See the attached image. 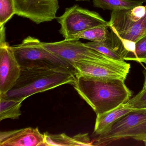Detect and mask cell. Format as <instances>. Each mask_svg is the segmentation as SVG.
Segmentation results:
<instances>
[{
  "label": "cell",
  "mask_w": 146,
  "mask_h": 146,
  "mask_svg": "<svg viewBox=\"0 0 146 146\" xmlns=\"http://www.w3.org/2000/svg\"><path fill=\"white\" fill-rule=\"evenodd\" d=\"M121 79H101L77 73L73 86L80 96L97 114L126 103L132 92Z\"/></svg>",
  "instance_id": "cell-1"
},
{
  "label": "cell",
  "mask_w": 146,
  "mask_h": 146,
  "mask_svg": "<svg viewBox=\"0 0 146 146\" xmlns=\"http://www.w3.org/2000/svg\"><path fill=\"white\" fill-rule=\"evenodd\" d=\"M77 72L61 67L21 68L20 76L6 97L25 99L60 85L76 82Z\"/></svg>",
  "instance_id": "cell-2"
},
{
  "label": "cell",
  "mask_w": 146,
  "mask_h": 146,
  "mask_svg": "<svg viewBox=\"0 0 146 146\" xmlns=\"http://www.w3.org/2000/svg\"><path fill=\"white\" fill-rule=\"evenodd\" d=\"M40 42L29 36L20 44L11 46L21 68L61 67L76 72L73 65L42 47Z\"/></svg>",
  "instance_id": "cell-3"
},
{
  "label": "cell",
  "mask_w": 146,
  "mask_h": 146,
  "mask_svg": "<svg viewBox=\"0 0 146 146\" xmlns=\"http://www.w3.org/2000/svg\"><path fill=\"white\" fill-rule=\"evenodd\" d=\"M146 141V108L134 109L115 122L105 133L98 135L94 146L108 145L123 138Z\"/></svg>",
  "instance_id": "cell-4"
},
{
  "label": "cell",
  "mask_w": 146,
  "mask_h": 146,
  "mask_svg": "<svg viewBox=\"0 0 146 146\" xmlns=\"http://www.w3.org/2000/svg\"><path fill=\"white\" fill-rule=\"evenodd\" d=\"M40 45L49 52L72 64L76 61L111 63L119 62L87 46L79 40H64L55 42H41Z\"/></svg>",
  "instance_id": "cell-5"
},
{
  "label": "cell",
  "mask_w": 146,
  "mask_h": 146,
  "mask_svg": "<svg viewBox=\"0 0 146 146\" xmlns=\"http://www.w3.org/2000/svg\"><path fill=\"white\" fill-rule=\"evenodd\" d=\"M60 24L59 32L65 40L79 32L102 25L108 26V22L96 12L75 5L65 9L63 15L56 18Z\"/></svg>",
  "instance_id": "cell-6"
},
{
  "label": "cell",
  "mask_w": 146,
  "mask_h": 146,
  "mask_svg": "<svg viewBox=\"0 0 146 146\" xmlns=\"http://www.w3.org/2000/svg\"><path fill=\"white\" fill-rule=\"evenodd\" d=\"M15 14L38 25L57 18L58 0H14Z\"/></svg>",
  "instance_id": "cell-7"
},
{
  "label": "cell",
  "mask_w": 146,
  "mask_h": 146,
  "mask_svg": "<svg viewBox=\"0 0 146 146\" xmlns=\"http://www.w3.org/2000/svg\"><path fill=\"white\" fill-rule=\"evenodd\" d=\"M72 65L78 74L101 79L125 80L130 69V64L125 61L111 63L76 61Z\"/></svg>",
  "instance_id": "cell-8"
},
{
  "label": "cell",
  "mask_w": 146,
  "mask_h": 146,
  "mask_svg": "<svg viewBox=\"0 0 146 146\" xmlns=\"http://www.w3.org/2000/svg\"><path fill=\"white\" fill-rule=\"evenodd\" d=\"M21 68L6 39L0 40V96H5L20 76Z\"/></svg>",
  "instance_id": "cell-9"
},
{
  "label": "cell",
  "mask_w": 146,
  "mask_h": 146,
  "mask_svg": "<svg viewBox=\"0 0 146 146\" xmlns=\"http://www.w3.org/2000/svg\"><path fill=\"white\" fill-rule=\"evenodd\" d=\"M1 146H45L44 134L37 127L0 132Z\"/></svg>",
  "instance_id": "cell-10"
},
{
  "label": "cell",
  "mask_w": 146,
  "mask_h": 146,
  "mask_svg": "<svg viewBox=\"0 0 146 146\" xmlns=\"http://www.w3.org/2000/svg\"><path fill=\"white\" fill-rule=\"evenodd\" d=\"M146 13V6H137L131 9L112 11L108 26L119 32L141 19Z\"/></svg>",
  "instance_id": "cell-11"
},
{
  "label": "cell",
  "mask_w": 146,
  "mask_h": 146,
  "mask_svg": "<svg viewBox=\"0 0 146 146\" xmlns=\"http://www.w3.org/2000/svg\"><path fill=\"white\" fill-rule=\"evenodd\" d=\"M43 134L45 146H93V143L90 141L88 133L78 134L73 137L67 136L65 133L53 135L46 132Z\"/></svg>",
  "instance_id": "cell-12"
},
{
  "label": "cell",
  "mask_w": 146,
  "mask_h": 146,
  "mask_svg": "<svg viewBox=\"0 0 146 146\" xmlns=\"http://www.w3.org/2000/svg\"><path fill=\"white\" fill-rule=\"evenodd\" d=\"M133 110L123 104L113 110L97 114L94 133L98 135L105 133L117 120Z\"/></svg>",
  "instance_id": "cell-13"
},
{
  "label": "cell",
  "mask_w": 146,
  "mask_h": 146,
  "mask_svg": "<svg viewBox=\"0 0 146 146\" xmlns=\"http://www.w3.org/2000/svg\"><path fill=\"white\" fill-rule=\"evenodd\" d=\"M108 28L111 34L119 38L136 42L146 36V13L141 19L119 32H117L111 26H108Z\"/></svg>",
  "instance_id": "cell-14"
},
{
  "label": "cell",
  "mask_w": 146,
  "mask_h": 146,
  "mask_svg": "<svg viewBox=\"0 0 146 146\" xmlns=\"http://www.w3.org/2000/svg\"><path fill=\"white\" fill-rule=\"evenodd\" d=\"M25 100L0 96V121L6 119H19L22 114L20 109L22 102Z\"/></svg>",
  "instance_id": "cell-15"
},
{
  "label": "cell",
  "mask_w": 146,
  "mask_h": 146,
  "mask_svg": "<svg viewBox=\"0 0 146 146\" xmlns=\"http://www.w3.org/2000/svg\"><path fill=\"white\" fill-rule=\"evenodd\" d=\"M108 28V26L107 25L94 27L71 36L66 40L82 39L94 42L104 41L110 39V32Z\"/></svg>",
  "instance_id": "cell-16"
},
{
  "label": "cell",
  "mask_w": 146,
  "mask_h": 146,
  "mask_svg": "<svg viewBox=\"0 0 146 146\" xmlns=\"http://www.w3.org/2000/svg\"><path fill=\"white\" fill-rule=\"evenodd\" d=\"M93 2L95 7L112 11L131 9L143 4L135 0H93Z\"/></svg>",
  "instance_id": "cell-17"
},
{
  "label": "cell",
  "mask_w": 146,
  "mask_h": 146,
  "mask_svg": "<svg viewBox=\"0 0 146 146\" xmlns=\"http://www.w3.org/2000/svg\"><path fill=\"white\" fill-rule=\"evenodd\" d=\"M84 45L114 60L125 61L120 54L112 47L110 39L100 42H87Z\"/></svg>",
  "instance_id": "cell-18"
},
{
  "label": "cell",
  "mask_w": 146,
  "mask_h": 146,
  "mask_svg": "<svg viewBox=\"0 0 146 146\" xmlns=\"http://www.w3.org/2000/svg\"><path fill=\"white\" fill-rule=\"evenodd\" d=\"M15 12L14 0H0V28L5 26Z\"/></svg>",
  "instance_id": "cell-19"
},
{
  "label": "cell",
  "mask_w": 146,
  "mask_h": 146,
  "mask_svg": "<svg viewBox=\"0 0 146 146\" xmlns=\"http://www.w3.org/2000/svg\"><path fill=\"white\" fill-rule=\"evenodd\" d=\"M135 45V54L125 60H133L146 64V36L138 40Z\"/></svg>",
  "instance_id": "cell-20"
},
{
  "label": "cell",
  "mask_w": 146,
  "mask_h": 146,
  "mask_svg": "<svg viewBox=\"0 0 146 146\" xmlns=\"http://www.w3.org/2000/svg\"><path fill=\"white\" fill-rule=\"evenodd\" d=\"M124 105L126 107L133 109L146 108V89L141 90Z\"/></svg>",
  "instance_id": "cell-21"
},
{
  "label": "cell",
  "mask_w": 146,
  "mask_h": 146,
  "mask_svg": "<svg viewBox=\"0 0 146 146\" xmlns=\"http://www.w3.org/2000/svg\"><path fill=\"white\" fill-rule=\"evenodd\" d=\"M145 89H146V76L145 77V82H144V84H143V87L142 90H144Z\"/></svg>",
  "instance_id": "cell-22"
},
{
  "label": "cell",
  "mask_w": 146,
  "mask_h": 146,
  "mask_svg": "<svg viewBox=\"0 0 146 146\" xmlns=\"http://www.w3.org/2000/svg\"><path fill=\"white\" fill-rule=\"evenodd\" d=\"M135 1H141V2H142L143 3V2H146V0H135Z\"/></svg>",
  "instance_id": "cell-23"
},
{
  "label": "cell",
  "mask_w": 146,
  "mask_h": 146,
  "mask_svg": "<svg viewBox=\"0 0 146 146\" xmlns=\"http://www.w3.org/2000/svg\"><path fill=\"white\" fill-rule=\"evenodd\" d=\"M76 1H88V0H75Z\"/></svg>",
  "instance_id": "cell-24"
},
{
  "label": "cell",
  "mask_w": 146,
  "mask_h": 146,
  "mask_svg": "<svg viewBox=\"0 0 146 146\" xmlns=\"http://www.w3.org/2000/svg\"><path fill=\"white\" fill-rule=\"evenodd\" d=\"M144 143V144H145V146H146V141H144V142H143Z\"/></svg>",
  "instance_id": "cell-25"
}]
</instances>
